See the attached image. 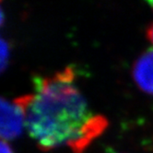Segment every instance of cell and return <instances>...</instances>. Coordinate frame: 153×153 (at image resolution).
Listing matches in <instances>:
<instances>
[{
    "label": "cell",
    "mask_w": 153,
    "mask_h": 153,
    "mask_svg": "<svg viewBox=\"0 0 153 153\" xmlns=\"http://www.w3.org/2000/svg\"><path fill=\"white\" fill-rule=\"evenodd\" d=\"M9 56V49L7 42L2 39L1 45H0V58H1V70H4L7 65Z\"/></svg>",
    "instance_id": "obj_5"
},
{
    "label": "cell",
    "mask_w": 153,
    "mask_h": 153,
    "mask_svg": "<svg viewBox=\"0 0 153 153\" xmlns=\"http://www.w3.org/2000/svg\"><path fill=\"white\" fill-rule=\"evenodd\" d=\"M108 126V120L101 114H94L84 126L79 136L68 147L74 153H83L91 142L101 136Z\"/></svg>",
    "instance_id": "obj_4"
},
{
    "label": "cell",
    "mask_w": 153,
    "mask_h": 153,
    "mask_svg": "<svg viewBox=\"0 0 153 153\" xmlns=\"http://www.w3.org/2000/svg\"><path fill=\"white\" fill-rule=\"evenodd\" d=\"M149 6L153 8V1H149Z\"/></svg>",
    "instance_id": "obj_8"
},
{
    "label": "cell",
    "mask_w": 153,
    "mask_h": 153,
    "mask_svg": "<svg viewBox=\"0 0 153 153\" xmlns=\"http://www.w3.org/2000/svg\"><path fill=\"white\" fill-rule=\"evenodd\" d=\"M0 153H14L13 150L5 140H1V145H0Z\"/></svg>",
    "instance_id": "obj_6"
},
{
    "label": "cell",
    "mask_w": 153,
    "mask_h": 153,
    "mask_svg": "<svg viewBox=\"0 0 153 153\" xmlns=\"http://www.w3.org/2000/svg\"><path fill=\"white\" fill-rule=\"evenodd\" d=\"M73 68L49 76H35L34 93L15 101L25 111L30 137L45 151L69 147L94 114L75 83Z\"/></svg>",
    "instance_id": "obj_1"
},
{
    "label": "cell",
    "mask_w": 153,
    "mask_h": 153,
    "mask_svg": "<svg viewBox=\"0 0 153 153\" xmlns=\"http://www.w3.org/2000/svg\"><path fill=\"white\" fill-rule=\"evenodd\" d=\"M133 79L138 88L153 95V50L143 53L133 65Z\"/></svg>",
    "instance_id": "obj_3"
},
{
    "label": "cell",
    "mask_w": 153,
    "mask_h": 153,
    "mask_svg": "<svg viewBox=\"0 0 153 153\" xmlns=\"http://www.w3.org/2000/svg\"><path fill=\"white\" fill-rule=\"evenodd\" d=\"M25 125V111L15 100L13 102L1 98L0 101V134L2 140L18 137Z\"/></svg>",
    "instance_id": "obj_2"
},
{
    "label": "cell",
    "mask_w": 153,
    "mask_h": 153,
    "mask_svg": "<svg viewBox=\"0 0 153 153\" xmlns=\"http://www.w3.org/2000/svg\"><path fill=\"white\" fill-rule=\"evenodd\" d=\"M147 35H148V38L150 41V42L153 45V23L151 25H149V27L148 28Z\"/></svg>",
    "instance_id": "obj_7"
}]
</instances>
